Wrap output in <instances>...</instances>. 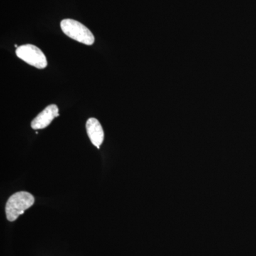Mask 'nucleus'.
I'll list each match as a JSON object with an SVG mask.
<instances>
[{"mask_svg":"<svg viewBox=\"0 0 256 256\" xmlns=\"http://www.w3.org/2000/svg\"><path fill=\"white\" fill-rule=\"evenodd\" d=\"M34 203V198L26 192H16L10 197L5 206L6 218L10 222H14L25 210L30 208Z\"/></svg>","mask_w":256,"mask_h":256,"instance_id":"nucleus-1","label":"nucleus"},{"mask_svg":"<svg viewBox=\"0 0 256 256\" xmlns=\"http://www.w3.org/2000/svg\"><path fill=\"white\" fill-rule=\"evenodd\" d=\"M60 28L66 36L80 43L90 46L95 42V37L90 30L78 21L65 18L60 22Z\"/></svg>","mask_w":256,"mask_h":256,"instance_id":"nucleus-2","label":"nucleus"},{"mask_svg":"<svg viewBox=\"0 0 256 256\" xmlns=\"http://www.w3.org/2000/svg\"><path fill=\"white\" fill-rule=\"evenodd\" d=\"M16 54L20 60L38 69L46 68L48 64L44 54L34 45L24 44L18 46Z\"/></svg>","mask_w":256,"mask_h":256,"instance_id":"nucleus-3","label":"nucleus"},{"mask_svg":"<svg viewBox=\"0 0 256 256\" xmlns=\"http://www.w3.org/2000/svg\"><path fill=\"white\" fill-rule=\"evenodd\" d=\"M60 116L58 106L55 104L48 106L33 120L31 124L34 130L44 129L50 126V122Z\"/></svg>","mask_w":256,"mask_h":256,"instance_id":"nucleus-4","label":"nucleus"},{"mask_svg":"<svg viewBox=\"0 0 256 256\" xmlns=\"http://www.w3.org/2000/svg\"><path fill=\"white\" fill-rule=\"evenodd\" d=\"M87 134L92 141V144L98 149L104 140V131L99 121L94 118H90L86 122Z\"/></svg>","mask_w":256,"mask_h":256,"instance_id":"nucleus-5","label":"nucleus"}]
</instances>
